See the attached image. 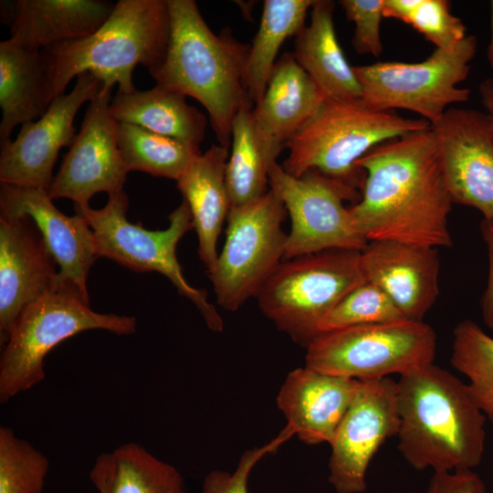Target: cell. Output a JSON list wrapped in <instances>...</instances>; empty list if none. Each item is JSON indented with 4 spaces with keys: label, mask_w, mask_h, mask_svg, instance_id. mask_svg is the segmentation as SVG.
Returning a JSON list of instances; mask_svg holds the SVG:
<instances>
[{
    "label": "cell",
    "mask_w": 493,
    "mask_h": 493,
    "mask_svg": "<svg viewBox=\"0 0 493 493\" xmlns=\"http://www.w3.org/2000/svg\"><path fill=\"white\" fill-rule=\"evenodd\" d=\"M355 166L364 178L360 199L349 211L363 238L452 246L448 215L453 201L431 127L374 146Z\"/></svg>",
    "instance_id": "6da1fadb"
},
{
    "label": "cell",
    "mask_w": 493,
    "mask_h": 493,
    "mask_svg": "<svg viewBox=\"0 0 493 493\" xmlns=\"http://www.w3.org/2000/svg\"><path fill=\"white\" fill-rule=\"evenodd\" d=\"M168 6L166 53L149 73L157 85L198 100L219 144L229 149L236 116L254 107L246 84L250 46L229 28L215 34L194 0H168Z\"/></svg>",
    "instance_id": "7a4b0ae2"
},
{
    "label": "cell",
    "mask_w": 493,
    "mask_h": 493,
    "mask_svg": "<svg viewBox=\"0 0 493 493\" xmlns=\"http://www.w3.org/2000/svg\"><path fill=\"white\" fill-rule=\"evenodd\" d=\"M397 447L416 470L472 469L485 450L486 416L468 385L430 363L400 375Z\"/></svg>",
    "instance_id": "3957f363"
},
{
    "label": "cell",
    "mask_w": 493,
    "mask_h": 493,
    "mask_svg": "<svg viewBox=\"0 0 493 493\" xmlns=\"http://www.w3.org/2000/svg\"><path fill=\"white\" fill-rule=\"evenodd\" d=\"M170 35L168 0H119L107 20L90 36L50 45L40 50L48 100L65 94L75 77L89 72L118 92L136 90L132 72L138 64L159 65Z\"/></svg>",
    "instance_id": "277c9868"
},
{
    "label": "cell",
    "mask_w": 493,
    "mask_h": 493,
    "mask_svg": "<svg viewBox=\"0 0 493 493\" xmlns=\"http://www.w3.org/2000/svg\"><path fill=\"white\" fill-rule=\"evenodd\" d=\"M429 121L376 110L361 100H326L313 118L287 143L282 168L299 177L315 170L353 190L361 188L364 173L357 161L374 146L406 133L425 131Z\"/></svg>",
    "instance_id": "5b68a950"
},
{
    "label": "cell",
    "mask_w": 493,
    "mask_h": 493,
    "mask_svg": "<svg viewBox=\"0 0 493 493\" xmlns=\"http://www.w3.org/2000/svg\"><path fill=\"white\" fill-rule=\"evenodd\" d=\"M136 318L91 309L89 299L71 284L60 282L26 307L16 320L0 358V402L31 389L45 379L44 359L60 342L89 330L117 335L135 332Z\"/></svg>",
    "instance_id": "8992f818"
},
{
    "label": "cell",
    "mask_w": 493,
    "mask_h": 493,
    "mask_svg": "<svg viewBox=\"0 0 493 493\" xmlns=\"http://www.w3.org/2000/svg\"><path fill=\"white\" fill-rule=\"evenodd\" d=\"M364 281L361 251L330 249L283 260L257 299L278 330L306 347L321 320Z\"/></svg>",
    "instance_id": "52a82bcc"
},
{
    "label": "cell",
    "mask_w": 493,
    "mask_h": 493,
    "mask_svg": "<svg viewBox=\"0 0 493 493\" xmlns=\"http://www.w3.org/2000/svg\"><path fill=\"white\" fill-rule=\"evenodd\" d=\"M129 200L124 191L109 195L106 205L99 210L89 206L75 208L89 223L94 237L97 257L110 258L137 272L157 271L167 277L178 293L189 299L198 309L213 331H222L224 322L204 290L193 288L184 278L176 257V246L193 228L192 215L184 200L169 215V226L148 230L126 218Z\"/></svg>",
    "instance_id": "ba28073f"
},
{
    "label": "cell",
    "mask_w": 493,
    "mask_h": 493,
    "mask_svg": "<svg viewBox=\"0 0 493 493\" xmlns=\"http://www.w3.org/2000/svg\"><path fill=\"white\" fill-rule=\"evenodd\" d=\"M306 349L308 368L358 381L377 380L433 363L436 334L424 321L400 320L320 333Z\"/></svg>",
    "instance_id": "9c48e42d"
},
{
    "label": "cell",
    "mask_w": 493,
    "mask_h": 493,
    "mask_svg": "<svg viewBox=\"0 0 493 493\" xmlns=\"http://www.w3.org/2000/svg\"><path fill=\"white\" fill-rule=\"evenodd\" d=\"M286 215L283 202L270 188L256 200L230 208L225 246L207 271L221 308L236 311L257 298L284 260Z\"/></svg>",
    "instance_id": "30bf717a"
},
{
    "label": "cell",
    "mask_w": 493,
    "mask_h": 493,
    "mask_svg": "<svg viewBox=\"0 0 493 493\" xmlns=\"http://www.w3.org/2000/svg\"><path fill=\"white\" fill-rule=\"evenodd\" d=\"M477 47V37L469 35L454 49L435 48L421 62L381 61L353 67L362 100L376 110L414 111L433 124L447 106L468 100L470 90L457 84L467 78Z\"/></svg>",
    "instance_id": "8fae6325"
},
{
    "label": "cell",
    "mask_w": 493,
    "mask_h": 493,
    "mask_svg": "<svg viewBox=\"0 0 493 493\" xmlns=\"http://www.w3.org/2000/svg\"><path fill=\"white\" fill-rule=\"evenodd\" d=\"M268 184L290 216L284 260L330 249L362 251L367 245L344 205L359 201L356 190L315 170L295 177L278 163L269 168Z\"/></svg>",
    "instance_id": "7c38bea8"
},
{
    "label": "cell",
    "mask_w": 493,
    "mask_h": 493,
    "mask_svg": "<svg viewBox=\"0 0 493 493\" xmlns=\"http://www.w3.org/2000/svg\"><path fill=\"white\" fill-rule=\"evenodd\" d=\"M112 88L102 86L89 102L83 121L47 190L49 197L69 198L75 208L89 206L99 192L122 191L128 171L117 135L118 121L110 112Z\"/></svg>",
    "instance_id": "4fadbf2b"
},
{
    "label": "cell",
    "mask_w": 493,
    "mask_h": 493,
    "mask_svg": "<svg viewBox=\"0 0 493 493\" xmlns=\"http://www.w3.org/2000/svg\"><path fill=\"white\" fill-rule=\"evenodd\" d=\"M397 383L389 377L360 381L330 444L329 481L337 493H362L369 464L381 446L397 435Z\"/></svg>",
    "instance_id": "5bb4252c"
},
{
    "label": "cell",
    "mask_w": 493,
    "mask_h": 493,
    "mask_svg": "<svg viewBox=\"0 0 493 493\" xmlns=\"http://www.w3.org/2000/svg\"><path fill=\"white\" fill-rule=\"evenodd\" d=\"M453 203L493 224V125L488 114L451 108L431 124Z\"/></svg>",
    "instance_id": "9a60e30c"
},
{
    "label": "cell",
    "mask_w": 493,
    "mask_h": 493,
    "mask_svg": "<svg viewBox=\"0 0 493 493\" xmlns=\"http://www.w3.org/2000/svg\"><path fill=\"white\" fill-rule=\"evenodd\" d=\"M102 86L91 73H81L69 93L54 99L38 120L23 124L16 138L1 146L0 182L47 190L59 150L76 136L77 112Z\"/></svg>",
    "instance_id": "2e32d148"
},
{
    "label": "cell",
    "mask_w": 493,
    "mask_h": 493,
    "mask_svg": "<svg viewBox=\"0 0 493 493\" xmlns=\"http://www.w3.org/2000/svg\"><path fill=\"white\" fill-rule=\"evenodd\" d=\"M0 217L33 220L59 267V282L73 285L89 299L87 278L98 257L92 230L82 215L61 213L45 189L1 183Z\"/></svg>",
    "instance_id": "e0dca14e"
},
{
    "label": "cell",
    "mask_w": 493,
    "mask_h": 493,
    "mask_svg": "<svg viewBox=\"0 0 493 493\" xmlns=\"http://www.w3.org/2000/svg\"><path fill=\"white\" fill-rule=\"evenodd\" d=\"M56 262L30 218L0 217V342L24 309L58 286Z\"/></svg>",
    "instance_id": "ac0fdd59"
},
{
    "label": "cell",
    "mask_w": 493,
    "mask_h": 493,
    "mask_svg": "<svg viewBox=\"0 0 493 493\" xmlns=\"http://www.w3.org/2000/svg\"><path fill=\"white\" fill-rule=\"evenodd\" d=\"M365 280L382 289L404 319L423 321L439 294L436 248L393 240L369 241L361 251Z\"/></svg>",
    "instance_id": "d6986e66"
},
{
    "label": "cell",
    "mask_w": 493,
    "mask_h": 493,
    "mask_svg": "<svg viewBox=\"0 0 493 493\" xmlns=\"http://www.w3.org/2000/svg\"><path fill=\"white\" fill-rule=\"evenodd\" d=\"M360 381L303 367L290 372L277 397L287 419L283 429L307 445L330 444L350 407Z\"/></svg>",
    "instance_id": "ffe728a7"
},
{
    "label": "cell",
    "mask_w": 493,
    "mask_h": 493,
    "mask_svg": "<svg viewBox=\"0 0 493 493\" xmlns=\"http://www.w3.org/2000/svg\"><path fill=\"white\" fill-rule=\"evenodd\" d=\"M11 39L35 50L93 34L114 5L101 0H16L1 2Z\"/></svg>",
    "instance_id": "44dd1931"
},
{
    "label": "cell",
    "mask_w": 493,
    "mask_h": 493,
    "mask_svg": "<svg viewBox=\"0 0 493 493\" xmlns=\"http://www.w3.org/2000/svg\"><path fill=\"white\" fill-rule=\"evenodd\" d=\"M326 98L297 63L284 53L275 63L262 99L251 112L267 143L281 152L318 112Z\"/></svg>",
    "instance_id": "7402d4cb"
},
{
    "label": "cell",
    "mask_w": 493,
    "mask_h": 493,
    "mask_svg": "<svg viewBox=\"0 0 493 493\" xmlns=\"http://www.w3.org/2000/svg\"><path fill=\"white\" fill-rule=\"evenodd\" d=\"M228 150L213 144L176 181L189 206L193 228L198 237L199 257L207 271L217 259L218 237L231 207L226 177Z\"/></svg>",
    "instance_id": "603a6c76"
},
{
    "label": "cell",
    "mask_w": 493,
    "mask_h": 493,
    "mask_svg": "<svg viewBox=\"0 0 493 493\" xmlns=\"http://www.w3.org/2000/svg\"><path fill=\"white\" fill-rule=\"evenodd\" d=\"M333 10L332 1L315 0L310 22L296 37L292 55L326 100H358L361 85L338 42Z\"/></svg>",
    "instance_id": "cb8c5ba5"
},
{
    "label": "cell",
    "mask_w": 493,
    "mask_h": 493,
    "mask_svg": "<svg viewBox=\"0 0 493 493\" xmlns=\"http://www.w3.org/2000/svg\"><path fill=\"white\" fill-rule=\"evenodd\" d=\"M47 95L40 50L11 38L0 42V146L11 141L13 130L38 120L47 111Z\"/></svg>",
    "instance_id": "d4e9b609"
},
{
    "label": "cell",
    "mask_w": 493,
    "mask_h": 493,
    "mask_svg": "<svg viewBox=\"0 0 493 493\" xmlns=\"http://www.w3.org/2000/svg\"><path fill=\"white\" fill-rule=\"evenodd\" d=\"M110 109L118 122L135 124L200 150L206 118L181 93L157 84L147 90L117 92Z\"/></svg>",
    "instance_id": "484cf974"
},
{
    "label": "cell",
    "mask_w": 493,
    "mask_h": 493,
    "mask_svg": "<svg viewBox=\"0 0 493 493\" xmlns=\"http://www.w3.org/2000/svg\"><path fill=\"white\" fill-rule=\"evenodd\" d=\"M89 478L99 493H186L180 472L136 443L100 454Z\"/></svg>",
    "instance_id": "4316f807"
},
{
    "label": "cell",
    "mask_w": 493,
    "mask_h": 493,
    "mask_svg": "<svg viewBox=\"0 0 493 493\" xmlns=\"http://www.w3.org/2000/svg\"><path fill=\"white\" fill-rule=\"evenodd\" d=\"M251 110H240L232 126L231 153L226 170L231 207L250 203L267 191L269 168L280 153L261 136Z\"/></svg>",
    "instance_id": "83f0119b"
},
{
    "label": "cell",
    "mask_w": 493,
    "mask_h": 493,
    "mask_svg": "<svg viewBox=\"0 0 493 493\" xmlns=\"http://www.w3.org/2000/svg\"><path fill=\"white\" fill-rule=\"evenodd\" d=\"M315 0H265L258 30L250 46L246 84L254 106L262 99L278 50L305 27Z\"/></svg>",
    "instance_id": "f1b7e54d"
},
{
    "label": "cell",
    "mask_w": 493,
    "mask_h": 493,
    "mask_svg": "<svg viewBox=\"0 0 493 493\" xmlns=\"http://www.w3.org/2000/svg\"><path fill=\"white\" fill-rule=\"evenodd\" d=\"M118 144L129 172L177 181L202 152L177 140L127 122H118Z\"/></svg>",
    "instance_id": "f546056e"
},
{
    "label": "cell",
    "mask_w": 493,
    "mask_h": 493,
    "mask_svg": "<svg viewBox=\"0 0 493 493\" xmlns=\"http://www.w3.org/2000/svg\"><path fill=\"white\" fill-rule=\"evenodd\" d=\"M451 364L468 378L477 404L493 424V338L465 320L453 331Z\"/></svg>",
    "instance_id": "4dcf8cb0"
},
{
    "label": "cell",
    "mask_w": 493,
    "mask_h": 493,
    "mask_svg": "<svg viewBox=\"0 0 493 493\" xmlns=\"http://www.w3.org/2000/svg\"><path fill=\"white\" fill-rule=\"evenodd\" d=\"M47 457L10 427H0V493H42Z\"/></svg>",
    "instance_id": "1f68e13d"
},
{
    "label": "cell",
    "mask_w": 493,
    "mask_h": 493,
    "mask_svg": "<svg viewBox=\"0 0 493 493\" xmlns=\"http://www.w3.org/2000/svg\"><path fill=\"white\" fill-rule=\"evenodd\" d=\"M400 320L406 319L389 297L378 287L365 280L350 291L321 320L317 335L353 326Z\"/></svg>",
    "instance_id": "d6a6232c"
},
{
    "label": "cell",
    "mask_w": 493,
    "mask_h": 493,
    "mask_svg": "<svg viewBox=\"0 0 493 493\" xmlns=\"http://www.w3.org/2000/svg\"><path fill=\"white\" fill-rule=\"evenodd\" d=\"M405 24L438 49L450 51L467 37L464 23L451 13L447 0H417Z\"/></svg>",
    "instance_id": "836d02e7"
},
{
    "label": "cell",
    "mask_w": 493,
    "mask_h": 493,
    "mask_svg": "<svg viewBox=\"0 0 493 493\" xmlns=\"http://www.w3.org/2000/svg\"><path fill=\"white\" fill-rule=\"evenodd\" d=\"M340 4L347 18L355 25L352 45L356 52L379 57L383 51V0H341Z\"/></svg>",
    "instance_id": "e575fe53"
},
{
    "label": "cell",
    "mask_w": 493,
    "mask_h": 493,
    "mask_svg": "<svg viewBox=\"0 0 493 493\" xmlns=\"http://www.w3.org/2000/svg\"><path fill=\"white\" fill-rule=\"evenodd\" d=\"M287 439L278 435L268 444L246 450L235 471L214 470L205 478L201 493H248L247 480L254 466L267 453L274 452Z\"/></svg>",
    "instance_id": "d590c367"
},
{
    "label": "cell",
    "mask_w": 493,
    "mask_h": 493,
    "mask_svg": "<svg viewBox=\"0 0 493 493\" xmlns=\"http://www.w3.org/2000/svg\"><path fill=\"white\" fill-rule=\"evenodd\" d=\"M425 493H487V489L472 469H459L434 472Z\"/></svg>",
    "instance_id": "8d00e7d4"
},
{
    "label": "cell",
    "mask_w": 493,
    "mask_h": 493,
    "mask_svg": "<svg viewBox=\"0 0 493 493\" xmlns=\"http://www.w3.org/2000/svg\"><path fill=\"white\" fill-rule=\"evenodd\" d=\"M480 228L488 257V274L481 299V314L484 323L493 330V224L482 221Z\"/></svg>",
    "instance_id": "74e56055"
},
{
    "label": "cell",
    "mask_w": 493,
    "mask_h": 493,
    "mask_svg": "<svg viewBox=\"0 0 493 493\" xmlns=\"http://www.w3.org/2000/svg\"><path fill=\"white\" fill-rule=\"evenodd\" d=\"M479 93L488 115L492 119L493 125V79H487L479 85Z\"/></svg>",
    "instance_id": "f35d334b"
},
{
    "label": "cell",
    "mask_w": 493,
    "mask_h": 493,
    "mask_svg": "<svg viewBox=\"0 0 493 493\" xmlns=\"http://www.w3.org/2000/svg\"><path fill=\"white\" fill-rule=\"evenodd\" d=\"M490 42L488 47V59L489 62V65L493 70V1H491V19H490ZM493 79V78H492Z\"/></svg>",
    "instance_id": "ab89813d"
}]
</instances>
